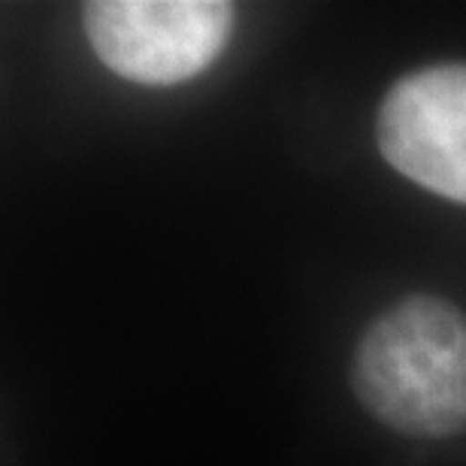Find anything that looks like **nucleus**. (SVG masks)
I'll use <instances>...</instances> for the list:
<instances>
[{
	"mask_svg": "<svg viewBox=\"0 0 466 466\" xmlns=\"http://www.w3.org/2000/svg\"><path fill=\"white\" fill-rule=\"evenodd\" d=\"M360 403L406 436L466 433V315L436 297L381 312L354 351Z\"/></svg>",
	"mask_w": 466,
	"mask_h": 466,
	"instance_id": "f257e3e1",
	"label": "nucleus"
},
{
	"mask_svg": "<svg viewBox=\"0 0 466 466\" xmlns=\"http://www.w3.org/2000/svg\"><path fill=\"white\" fill-rule=\"evenodd\" d=\"M104 67L139 86H179L225 49L233 6L218 0H95L82 9Z\"/></svg>",
	"mask_w": 466,
	"mask_h": 466,
	"instance_id": "f03ea898",
	"label": "nucleus"
},
{
	"mask_svg": "<svg viewBox=\"0 0 466 466\" xmlns=\"http://www.w3.org/2000/svg\"><path fill=\"white\" fill-rule=\"evenodd\" d=\"M379 148L421 188L466 203V64L400 79L379 109Z\"/></svg>",
	"mask_w": 466,
	"mask_h": 466,
	"instance_id": "7ed1b4c3",
	"label": "nucleus"
}]
</instances>
